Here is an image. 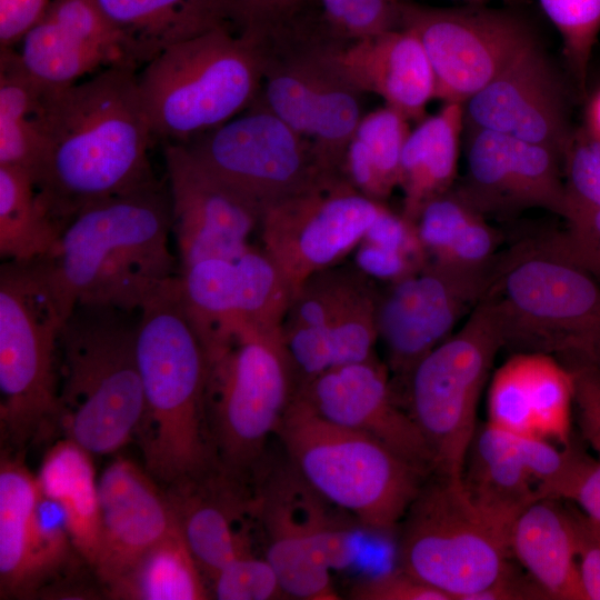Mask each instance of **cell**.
<instances>
[{
    "label": "cell",
    "mask_w": 600,
    "mask_h": 600,
    "mask_svg": "<svg viewBox=\"0 0 600 600\" xmlns=\"http://www.w3.org/2000/svg\"><path fill=\"white\" fill-rule=\"evenodd\" d=\"M42 120L33 180L64 226L83 208L157 179L149 158L156 139L137 69L112 66L63 89L44 88Z\"/></svg>",
    "instance_id": "1"
},
{
    "label": "cell",
    "mask_w": 600,
    "mask_h": 600,
    "mask_svg": "<svg viewBox=\"0 0 600 600\" xmlns=\"http://www.w3.org/2000/svg\"><path fill=\"white\" fill-rule=\"evenodd\" d=\"M171 236L167 181L156 179L80 210L43 259L66 319L79 304L139 311L179 273Z\"/></svg>",
    "instance_id": "2"
},
{
    "label": "cell",
    "mask_w": 600,
    "mask_h": 600,
    "mask_svg": "<svg viewBox=\"0 0 600 600\" xmlns=\"http://www.w3.org/2000/svg\"><path fill=\"white\" fill-rule=\"evenodd\" d=\"M138 312L144 409L134 437L144 469L167 488L217 468L207 426V356L183 310L178 274Z\"/></svg>",
    "instance_id": "3"
},
{
    "label": "cell",
    "mask_w": 600,
    "mask_h": 600,
    "mask_svg": "<svg viewBox=\"0 0 600 600\" xmlns=\"http://www.w3.org/2000/svg\"><path fill=\"white\" fill-rule=\"evenodd\" d=\"M481 302L502 349L600 369V284L550 237L499 253Z\"/></svg>",
    "instance_id": "4"
},
{
    "label": "cell",
    "mask_w": 600,
    "mask_h": 600,
    "mask_svg": "<svg viewBox=\"0 0 600 600\" xmlns=\"http://www.w3.org/2000/svg\"><path fill=\"white\" fill-rule=\"evenodd\" d=\"M130 312L77 306L59 338L58 429L92 454L124 447L140 423L144 396Z\"/></svg>",
    "instance_id": "5"
},
{
    "label": "cell",
    "mask_w": 600,
    "mask_h": 600,
    "mask_svg": "<svg viewBox=\"0 0 600 600\" xmlns=\"http://www.w3.org/2000/svg\"><path fill=\"white\" fill-rule=\"evenodd\" d=\"M276 436L302 479L366 530H396L430 476L371 437L333 423L294 393Z\"/></svg>",
    "instance_id": "6"
},
{
    "label": "cell",
    "mask_w": 600,
    "mask_h": 600,
    "mask_svg": "<svg viewBox=\"0 0 600 600\" xmlns=\"http://www.w3.org/2000/svg\"><path fill=\"white\" fill-rule=\"evenodd\" d=\"M262 73L258 40L230 27L168 47L138 74L154 139L186 144L233 119L257 99Z\"/></svg>",
    "instance_id": "7"
},
{
    "label": "cell",
    "mask_w": 600,
    "mask_h": 600,
    "mask_svg": "<svg viewBox=\"0 0 600 600\" xmlns=\"http://www.w3.org/2000/svg\"><path fill=\"white\" fill-rule=\"evenodd\" d=\"M44 260L0 268V429L22 452L58 427L59 338L66 322Z\"/></svg>",
    "instance_id": "8"
},
{
    "label": "cell",
    "mask_w": 600,
    "mask_h": 600,
    "mask_svg": "<svg viewBox=\"0 0 600 600\" xmlns=\"http://www.w3.org/2000/svg\"><path fill=\"white\" fill-rule=\"evenodd\" d=\"M208 433L219 469L244 482L264 469L266 448L294 394L281 330L243 329L207 354Z\"/></svg>",
    "instance_id": "9"
},
{
    "label": "cell",
    "mask_w": 600,
    "mask_h": 600,
    "mask_svg": "<svg viewBox=\"0 0 600 600\" xmlns=\"http://www.w3.org/2000/svg\"><path fill=\"white\" fill-rule=\"evenodd\" d=\"M398 528L399 568L452 600H471L512 566L509 533L473 503L462 479L431 473Z\"/></svg>",
    "instance_id": "10"
},
{
    "label": "cell",
    "mask_w": 600,
    "mask_h": 600,
    "mask_svg": "<svg viewBox=\"0 0 600 600\" xmlns=\"http://www.w3.org/2000/svg\"><path fill=\"white\" fill-rule=\"evenodd\" d=\"M494 321L480 301L462 327L427 353L403 382L407 410L433 454V473L462 479L477 407L497 353Z\"/></svg>",
    "instance_id": "11"
},
{
    "label": "cell",
    "mask_w": 600,
    "mask_h": 600,
    "mask_svg": "<svg viewBox=\"0 0 600 600\" xmlns=\"http://www.w3.org/2000/svg\"><path fill=\"white\" fill-rule=\"evenodd\" d=\"M263 471L254 481L257 514L267 540L266 558L284 593L304 600L340 599L330 570L354 560L351 529L290 463Z\"/></svg>",
    "instance_id": "12"
},
{
    "label": "cell",
    "mask_w": 600,
    "mask_h": 600,
    "mask_svg": "<svg viewBox=\"0 0 600 600\" xmlns=\"http://www.w3.org/2000/svg\"><path fill=\"white\" fill-rule=\"evenodd\" d=\"M378 291L353 263L318 271L297 289L280 328L296 390L376 354Z\"/></svg>",
    "instance_id": "13"
},
{
    "label": "cell",
    "mask_w": 600,
    "mask_h": 600,
    "mask_svg": "<svg viewBox=\"0 0 600 600\" xmlns=\"http://www.w3.org/2000/svg\"><path fill=\"white\" fill-rule=\"evenodd\" d=\"M182 146L262 211L340 176L324 168L309 139L258 101L246 113Z\"/></svg>",
    "instance_id": "14"
},
{
    "label": "cell",
    "mask_w": 600,
    "mask_h": 600,
    "mask_svg": "<svg viewBox=\"0 0 600 600\" xmlns=\"http://www.w3.org/2000/svg\"><path fill=\"white\" fill-rule=\"evenodd\" d=\"M399 28L422 42L436 79V99L466 102L536 41L527 20L484 4L440 8L400 1Z\"/></svg>",
    "instance_id": "15"
},
{
    "label": "cell",
    "mask_w": 600,
    "mask_h": 600,
    "mask_svg": "<svg viewBox=\"0 0 600 600\" xmlns=\"http://www.w3.org/2000/svg\"><path fill=\"white\" fill-rule=\"evenodd\" d=\"M387 206L332 176L262 211V248L277 263L292 293L310 276L351 253Z\"/></svg>",
    "instance_id": "16"
},
{
    "label": "cell",
    "mask_w": 600,
    "mask_h": 600,
    "mask_svg": "<svg viewBox=\"0 0 600 600\" xmlns=\"http://www.w3.org/2000/svg\"><path fill=\"white\" fill-rule=\"evenodd\" d=\"M493 267L472 270L429 260L378 291V338L394 380L403 383L413 367L470 316L488 288Z\"/></svg>",
    "instance_id": "17"
},
{
    "label": "cell",
    "mask_w": 600,
    "mask_h": 600,
    "mask_svg": "<svg viewBox=\"0 0 600 600\" xmlns=\"http://www.w3.org/2000/svg\"><path fill=\"white\" fill-rule=\"evenodd\" d=\"M179 270L203 259H237L262 210L201 164L182 144L162 143Z\"/></svg>",
    "instance_id": "18"
},
{
    "label": "cell",
    "mask_w": 600,
    "mask_h": 600,
    "mask_svg": "<svg viewBox=\"0 0 600 600\" xmlns=\"http://www.w3.org/2000/svg\"><path fill=\"white\" fill-rule=\"evenodd\" d=\"M466 130V174L457 189L483 216L541 208L566 211L561 156L487 129Z\"/></svg>",
    "instance_id": "19"
},
{
    "label": "cell",
    "mask_w": 600,
    "mask_h": 600,
    "mask_svg": "<svg viewBox=\"0 0 600 600\" xmlns=\"http://www.w3.org/2000/svg\"><path fill=\"white\" fill-rule=\"evenodd\" d=\"M390 376L374 354L330 369L294 393L324 419L371 437L431 474L433 454L409 411L400 407Z\"/></svg>",
    "instance_id": "20"
},
{
    "label": "cell",
    "mask_w": 600,
    "mask_h": 600,
    "mask_svg": "<svg viewBox=\"0 0 600 600\" xmlns=\"http://www.w3.org/2000/svg\"><path fill=\"white\" fill-rule=\"evenodd\" d=\"M463 110L467 128L542 144L561 158L572 133L561 83L537 41L463 102Z\"/></svg>",
    "instance_id": "21"
},
{
    "label": "cell",
    "mask_w": 600,
    "mask_h": 600,
    "mask_svg": "<svg viewBox=\"0 0 600 600\" xmlns=\"http://www.w3.org/2000/svg\"><path fill=\"white\" fill-rule=\"evenodd\" d=\"M98 491L100 537L92 571L104 590L179 526L164 488L127 458L104 468Z\"/></svg>",
    "instance_id": "22"
},
{
    "label": "cell",
    "mask_w": 600,
    "mask_h": 600,
    "mask_svg": "<svg viewBox=\"0 0 600 600\" xmlns=\"http://www.w3.org/2000/svg\"><path fill=\"white\" fill-rule=\"evenodd\" d=\"M20 43L23 68L49 90L72 86L101 67L138 69L94 0H51Z\"/></svg>",
    "instance_id": "23"
},
{
    "label": "cell",
    "mask_w": 600,
    "mask_h": 600,
    "mask_svg": "<svg viewBox=\"0 0 600 600\" xmlns=\"http://www.w3.org/2000/svg\"><path fill=\"white\" fill-rule=\"evenodd\" d=\"M179 529L203 577L254 553V489L219 468L164 488ZM259 521V520H258Z\"/></svg>",
    "instance_id": "24"
},
{
    "label": "cell",
    "mask_w": 600,
    "mask_h": 600,
    "mask_svg": "<svg viewBox=\"0 0 600 600\" xmlns=\"http://www.w3.org/2000/svg\"><path fill=\"white\" fill-rule=\"evenodd\" d=\"M574 383L570 369L539 352L512 353L493 372L488 423L509 433L568 446L572 439Z\"/></svg>",
    "instance_id": "25"
},
{
    "label": "cell",
    "mask_w": 600,
    "mask_h": 600,
    "mask_svg": "<svg viewBox=\"0 0 600 600\" xmlns=\"http://www.w3.org/2000/svg\"><path fill=\"white\" fill-rule=\"evenodd\" d=\"M329 61L362 93L381 97L386 106L410 120L423 119L436 99L434 73L419 37L407 28L324 46Z\"/></svg>",
    "instance_id": "26"
},
{
    "label": "cell",
    "mask_w": 600,
    "mask_h": 600,
    "mask_svg": "<svg viewBox=\"0 0 600 600\" xmlns=\"http://www.w3.org/2000/svg\"><path fill=\"white\" fill-rule=\"evenodd\" d=\"M509 546L549 600H587L570 508L559 499L540 498L527 506L511 526Z\"/></svg>",
    "instance_id": "27"
},
{
    "label": "cell",
    "mask_w": 600,
    "mask_h": 600,
    "mask_svg": "<svg viewBox=\"0 0 600 600\" xmlns=\"http://www.w3.org/2000/svg\"><path fill=\"white\" fill-rule=\"evenodd\" d=\"M462 483L473 503L509 536L520 512L541 498L518 436L488 422L477 428Z\"/></svg>",
    "instance_id": "28"
},
{
    "label": "cell",
    "mask_w": 600,
    "mask_h": 600,
    "mask_svg": "<svg viewBox=\"0 0 600 600\" xmlns=\"http://www.w3.org/2000/svg\"><path fill=\"white\" fill-rule=\"evenodd\" d=\"M94 1L137 68L177 42L219 27L234 29L216 0Z\"/></svg>",
    "instance_id": "29"
},
{
    "label": "cell",
    "mask_w": 600,
    "mask_h": 600,
    "mask_svg": "<svg viewBox=\"0 0 600 600\" xmlns=\"http://www.w3.org/2000/svg\"><path fill=\"white\" fill-rule=\"evenodd\" d=\"M463 130V103L444 102L410 131L401 154L398 188L403 194L401 212L413 222L427 201L452 188Z\"/></svg>",
    "instance_id": "30"
},
{
    "label": "cell",
    "mask_w": 600,
    "mask_h": 600,
    "mask_svg": "<svg viewBox=\"0 0 600 600\" xmlns=\"http://www.w3.org/2000/svg\"><path fill=\"white\" fill-rule=\"evenodd\" d=\"M36 478L40 492L63 508L73 544L92 569L100 537L99 491L92 453L63 437L46 452Z\"/></svg>",
    "instance_id": "31"
},
{
    "label": "cell",
    "mask_w": 600,
    "mask_h": 600,
    "mask_svg": "<svg viewBox=\"0 0 600 600\" xmlns=\"http://www.w3.org/2000/svg\"><path fill=\"white\" fill-rule=\"evenodd\" d=\"M409 121L389 106L362 116L341 168L354 189L383 202L398 188L401 154L411 131Z\"/></svg>",
    "instance_id": "32"
},
{
    "label": "cell",
    "mask_w": 600,
    "mask_h": 600,
    "mask_svg": "<svg viewBox=\"0 0 600 600\" xmlns=\"http://www.w3.org/2000/svg\"><path fill=\"white\" fill-rule=\"evenodd\" d=\"M44 88L23 68L18 51L0 49V166L34 174L44 143Z\"/></svg>",
    "instance_id": "33"
},
{
    "label": "cell",
    "mask_w": 600,
    "mask_h": 600,
    "mask_svg": "<svg viewBox=\"0 0 600 600\" xmlns=\"http://www.w3.org/2000/svg\"><path fill=\"white\" fill-rule=\"evenodd\" d=\"M64 228L42 200L31 173L0 166V254L4 261L51 257Z\"/></svg>",
    "instance_id": "34"
},
{
    "label": "cell",
    "mask_w": 600,
    "mask_h": 600,
    "mask_svg": "<svg viewBox=\"0 0 600 600\" xmlns=\"http://www.w3.org/2000/svg\"><path fill=\"white\" fill-rule=\"evenodd\" d=\"M21 452L2 450L0 463L1 598H22L28 576L32 522L39 496L37 478Z\"/></svg>",
    "instance_id": "35"
},
{
    "label": "cell",
    "mask_w": 600,
    "mask_h": 600,
    "mask_svg": "<svg viewBox=\"0 0 600 600\" xmlns=\"http://www.w3.org/2000/svg\"><path fill=\"white\" fill-rule=\"evenodd\" d=\"M104 592L112 599L127 600L210 598L206 578L179 527L148 549Z\"/></svg>",
    "instance_id": "36"
},
{
    "label": "cell",
    "mask_w": 600,
    "mask_h": 600,
    "mask_svg": "<svg viewBox=\"0 0 600 600\" xmlns=\"http://www.w3.org/2000/svg\"><path fill=\"white\" fill-rule=\"evenodd\" d=\"M181 303L206 354L237 333L234 260L210 258L178 273Z\"/></svg>",
    "instance_id": "37"
},
{
    "label": "cell",
    "mask_w": 600,
    "mask_h": 600,
    "mask_svg": "<svg viewBox=\"0 0 600 600\" xmlns=\"http://www.w3.org/2000/svg\"><path fill=\"white\" fill-rule=\"evenodd\" d=\"M234 267L237 332L281 330L293 293L277 263L262 247L251 244L234 259Z\"/></svg>",
    "instance_id": "38"
},
{
    "label": "cell",
    "mask_w": 600,
    "mask_h": 600,
    "mask_svg": "<svg viewBox=\"0 0 600 600\" xmlns=\"http://www.w3.org/2000/svg\"><path fill=\"white\" fill-rule=\"evenodd\" d=\"M77 551L67 514L53 499L39 496L34 507L28 576L22 598L33 596L77 568Z\"/></svg>",
    "instance_id": "39"
},
{
    "label": "cell",
    "mask_w": 600,
    "mask_h": 600,
    "mask_svg": "<svg viewBox=\"0 0 600 600\" xmlns=\"http://www.w3.org/2000/svg\"><path fill=\"white\" fill-rule=\"evenodd\" d=\"M562 39L563 54L580 89L600 32V0H538Z\"/></svg>",
    "instance_id": "40"
},
{
    "label": "cell",
    "mask_w": 600,
    "mask_h": 600,
    "mask_svg": "<svg viewBox=\"0 0 600 600\" xmlns=\"http://www.w3.org/2000/svg\"><path fill=\"white\" fill-rule=\"evenodd\" d=\"M480 214L453 188L427 201L416 217L414 226L430 260H441Z\"/></svg>",
    "instance_id": "41"
},
{
    "label": "cell",
    "mask_w": 600,
    "mask_h": 600,
    "mask_svg": "<svg viewBox=\"0 0 600 600\" xmlns=\"http://www.w3.org/2000/svg\"><path fill=\"white\" fill-rule=\"evenodd\" d=\"M401 0H317L320 19L340 41H352L399 28Z\"/></svg>",
    "instance_id": "42"
},
{
    "label": "cell",
    "mask_w": 600,
    "mask_h": 600,
    "mask_svg": "<svg viewBox=\"0 0 600 600\" xmlns=\"http://www.w3.org/2000/svg\"><path fill=\"white\" fill-rule=\"evenodd\" d=\"M230 24L262 42L293 29L310 18L298 0H216Z\"/></svg>",
    "instance_id": "43"
},
{
    "label": "cell",
    "mask_w": 600,
    "mask_h": 600,
    "mask_svg": "<svg viewBox=\"0 0 600 600\" xmlns=\"http://www.w3.org/2000/svg\"><path fill=\"white\" fill-rule=\"evenodd\" d=\"M562 174L564 214L577 209H600V141L583 128L571 133L562 154Z\"/></svg>",
    "instance_id": "44"
},
{
    "label": "cell",
    "mask_w": 600,
    "mask_h": 600,
    "mask_svg": "<svg viewBox=\"0 0 600 600\" xmlns=\"http://www.w3.org/2000/svg\"><path fill=\"white\" fill-rule=\"evenodd\" d=\"M219 600H273L287 598L278 574L267 558L256 553L241 557L210 580Z\"/></svg>",
    "instance_id": "45"
},
{
    "label": "cell",
    "mask_w": 600,
    "mask_h": 600,
    "mask_svg": "<svg viewBox=\"0 0 600 600\" xmlns=\"http://www.w3.org/2000/svg\"><path fill=\"white\" fill-rule=\"evenodd\" d=\"M566 228L549 236L552 243L600 284V209H577L562 218Z\"/></svg>",
    "instance_id": "46"
},
{
    "label": "cell",
    "mask_w": 600,
    "mask_h": 600,
    "mask_svg": "<svg viewBox=\"0 0 600 600\" xmlns=\"http://www.w3.org/2000/svg\"><path fill=\"white\" fill-rule=\"evenodd\" d=\"M348 596L353 600H452L401 568L357 581Z\"/></svg>",
    "instance_id": "47"
},
{
    "label": "cell",
    "mask_w": 600,
    "mask_h": 600,
    "mask_svg": "<svg viewBox=\"0 0 600 600\" xmlns=\"http://www.w3.org/2000/svg\"><path fill=\"white\" fill-rule=\"evenodd\" d=\"M556 499L571 501L600 524V460L588 454L580 441Z\"/></svg>",
    "instance_id": "48"
},
{
    "label": "cell",
    "mask_w": 600,
    "mask_h": 600,
    "mask_svg": "<svg viewBox=\"0 0 600 600\" xmlns=\"http://www.w3.org/2000/svg\"><path fill=\"white\" fill-rule=\"evenodd\" d=\"M567 367L573 376V412L580 436L600 460V369L588 363Z\"/></svg>",
    "instance_id": "49"
},
{
    "label": "cell",
    "mask_w": 600,
    "mask_h": 600,
    "mask_svg": "<svg viewBox=\"0 0 600 600\" xmlns=\"http://www.w3.org/2000/svg\"><path fill=\"white\" fill-rule=\"evenodd\" d=\"M580 579L587 600H600V524L570 508Z\"/></svg>",
    "instance_id": "50"
},
{
    "label": "cell",
    "mask_w": 600,
    "mask_h": 600,
    "mask_svg": "<svg viewBox=\"0 0 600 600\" xmlns=\"http://www.w3.org/2000/svg\"><path fill=\"white\" fill-rule=\"evenodd\" d=\"M51 0H0V49L13 48L42 18Z\"/></svg>",
    "instance_id": "51"
},
{
    "label": "cell",
    "mask_w": 600,
    "mask_h": 600,
    "mask_svg": "<svg viewBox=\"0 0 600 600\" xmlns=\"http://www.w3.org/2000/svg\"><path fill=\"white\" fill-rule=\"evenodd\" d=\"M471 600H549L543 590L513 564L494 583L476 593Z\"/></svg>",
    "instance_id": "52"
},
{
    "label": "cell",
    "mask_w": 600,
    "mask_h": 600,
    "mask_svg": "<svg viewBox=\"0 0 600 600\" xmlns=\"http://www.w3.org/2000/svg\"><path fill=\"white\" fill-rule=\"evenodd\" d=\"M583 129L590 137L600 141V88L589 100Z\"/></svg>",
    "instance_id": "53"
},
{
    "label": "cell",
    "mask_w": 600,
    "mask_h": 600,
    "mask_svg": "<svg viewBox=\"0 0 600 600\" xmlns=\"http://www.w3.org/2000/svg\"><path fill=\"white\" fill-rule=\"evenodd\" d=\"M306 8L312 10L313 6L318 4L317 0H298Z\"/></svg>",
    "instance_id": "54"
},
{
    "label": "cell",
    "mask_w": 600,
    "mask_h": 600,
    "mask_svg": "<svg viewBox=\"0 0 600 600\" xmlns=\"http://www.w3.org/2000/svg\"><path fill=\"white\" fill-rule=\"evenodd\" d=\"M463 1H467V2H469L471 4H483L484 2L491 1V0H463ZM502 1L516 2V1H519V0H502Z\"/></svg>",
    "instance_id": "55"
}]
</instances>
